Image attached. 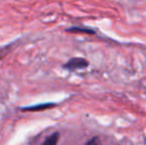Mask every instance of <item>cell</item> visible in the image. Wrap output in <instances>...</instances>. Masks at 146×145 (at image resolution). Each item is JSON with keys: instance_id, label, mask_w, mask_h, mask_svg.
<instances>
[{"instance_id": "obj_1", "label": "cell", "mask_w": 146, "mask_h": 145, "mask_svg": "<svg viewBox=\"0 0 146 145\" xmlns=\"http://www.w3.org/2000/svg\"><path fill=\"white\" fill-rule=\"evenodd\" d=\"M88 66V62L84 58H73L69 60L65 65H64V69L70 71V72H74V71L81 70V69H86Z\"/></svg>"}, {"instance_id": "obj_2", "label": "cell", "mask_w": 146, "mask_h": 145, "mask_svg": "<svg viewBox=\"0 0 146 145\" xmlns=\"http://www.w3.org/2000/svg\"><path fill=\"white\" fill-rule=\"evenodd\" d=\"M56 107V103H41V105H32V107H21L22 111H42L45 109H52V107Z\"/></svg>"}, {"instance_id": "obj_3", "label": "cell", "mask_w": 146, "mask_h": 145, "mask_svg": "<svg viewBox=\"0 0 146 145\" xmlns=\"http://www.w3.org/2000/svg\"><path fill=\"white\" fill-rule=\"evenodd\" d=\"M60 138V133L59 132H54L53 134H51L48 138H46L42 145H57Z\"/></svg>"}, {"instance_id": "obj_4", "label": "cell", "mask_w": 146, "mask_h": 145, "mask_svg": "<svg viewBox=\"0 0 146 145\" xmlns=\"http://www.w3.org/2000/svg\"><path fill=\"white\" fill-rule=\"evenodd\" d=\"M67 31L72 32V33H77V32H82V33H88V34H94V32L88 28H80V27H72L67 29Z\"/></svg>"}, {"instance_id": "obj_5", "label": "cell", "mask_w": 146, "mask_h": 145, "mask_svg": "<svg viewBox=\"0 0 146 145\" xmlns=\"http://www.w3.org/2000/svg\"><path fill=\"white\" fill-rule=\"evenodd\" d=\"M86 145H102V144H100V138L96 136V137H92L90 140H88L87 143H86Z\"/></svg>"}]
</instances>
